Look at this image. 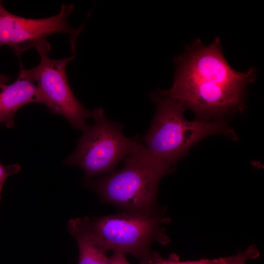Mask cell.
Wrapping results in <instances>:
<instances>
[{
  "mask_svg": "<svg viewBox=\"0 0 264 264\" xmlns=\"http://www.w3.org/2000/svg\"><path fill=\"white\" fill-rule=\"evenodd\" d=\"M174 62L173 85L159 89L162 95L203 118L243 109L246 89L255 80L256 69L234 70L224 56L219 37L207 45L196 40Z\"/></svg>",
  "mask_w": 264,
  "mask_h": 264,
  "instance_id": "1",
  "label": "cell"
},
{
  "mask_svg": "<svg viewBox=\"0 0 264 264\" xmlns=\"http://www.w3.org/2000/svg\"><path fill=\"white\" fill-rule=\"evenodd\" d=\"M173 166L154 156L141 141L125 158L123 167L90 183L103 201L125 211L156 212L158 186Z\"/></svg>",
  "mask_w": 264,
  "mask_h": 264,
  "instance_id": "2",
  "label": "cell"
},
{
  "mask_svg": "<svg viewBox=\"0 0 264 264\" xmlns=\"http://www.w3.org/2000/svg\"><path fill=\"white\" fill-rule=\"evenodd\" d=\"M150 97L156 105V111L142 140L154 156L171 166L206 136L224 133L234 138V133L223 121L187 120L183 114L186 108L162 95L159 89L151 92Z\"/></svg>",
  "mask_w": 264,
  "mask_h": 264,
  "instance_id": "3",
  "label": "cell"
},
{
  "mask_svg": "<svg viewBox=\"0 0 264 264\" xmlns=\"http://www.w3.org/2000/svg\"><path fill=\"white\" fill-rule=\"evenodd\" d=\"M167 219L157 212L125 211L89 219L90 230L102 248L130 254L139 264H151L152 244H167L169 238L162 224Z\"/></svg>",
  "mask_w": 264,
  "mask_h": 264,
  "instance_id": "4",
  "label": "cell"
},
{
  "mask_svg": "<svg viewBox=\"0 0 264 264\" xmlns=\"http://www.w3.org/2000/svg\"><path fill=\"white\" fill-rule=\"evenodd\" d=\"M91 113L94 124L83 131L75 151L64 161L80 167L86 180L114 171L139 141L137 136L126 137L122 132L124 127L109 120L102 108L95 109Z\"/></svg>",
  "mask_w": 264,
  "mask_h": 264,
  "instance_id": "5",
  "label": "cell"
},
{
  "mask_svg": "<svg viewBox=\"0 0 264 264\" xmlns=\"http://www.w3.org/2000/svg\"><path fill=\"white\" fill-rule=\"evenodd\" d=\"M35 48L40 55V63L30 69L22 67L19 74L36 84L44 104L52 113L63 116L73 128L83 131L87 127L86 120L91 117V111L75 97L66 71V65L75 58L76 54L62 59H52L48 56L51 45L46 40Z\"/></svg>",
  "mask_w": 264,
  "mask_h": 264,
  "instance_id": "6",
  "label": "cell"
},
{
  "mask_svg": "<svg viewBox=\"0 0 264 264\" xmlns=\"http://www.w3.org/2000/svg\"><path fill=\"white\" fill-rule=\"evenodd\" d=\"M74 5L63 4L59 13L53 16L34 19L15 15L3 7L0 0V46L7 45L21 61L22 53L40 43L49 36L66 33L69 36L72 52L75 51L77 39L83 29V24L77 29L72 28L68 21Z\"/></svg>",
  "mask_w": 264,
  "mask_h": 264,
  "instance_id": "7",
  "label": "cell"
},
{
  "mask_svg": "<svg viewBox=\"0 0 264 264\" xmlns=\"http://www.w3.org/2000/svg\"><path fill=\"white\" fill-rule=\"evenodd\" d=\"M31 103L44 104L42 94L36 84L19 75L13 83L0 85V124L8 128L15 125L16 112L23 106Z\"/></svg>",
  "mask_w": 264,
  "mask_h": 264,
  "instance_id": "8",
  "label": "cell"
},
{
  "mask_svg": "<svg viewBox=\"0 0 264 264\" xmlns=\"http://www.w3.org/2000/svg\"><path fill=\"white\" fill-rule=\"evenodd\" d=\"M88 217L70 219L67 230L75 239L79 248L78 264H111L110 257L98 243L89 226Z\"/></svg>",
  "mask_w": 264,
  "mask_h": 264,
  "instance_id": "9",
  "label": "cell"
},
{
  "mask_svg": "<svg viewBox=\"0 0 264 264\" xmlns=\"http://www.w3.org/2000/svg\"><path fill=\"white\" fill-rule=\"evenodd\" d=\"M230 256L215 259H202L195 261H181L176 254L168 258L162 257L158 253L153 252L151 264H227Z\"/></svg>",
  "mask_w": 264,
  "mask_h": 264,
  "instance_id": "10",
  "label": "cell"
},
{
  "mask_svg": "<svg viewBox=\"0 0 264 264\" xmlns=\"http://www.w3.org/2000/svg\"><path fill=\"white\" fill-rule=\"evenodd\" d=\"M259 252L255 245H251L242 252L230 256L227 264H246L247 261L257 258Z\"/></svg>",
  "mask_w": 264,
  "mask_h": 264,
  "instance_id": "11",
  "label": "cell"
},
{
  "mask_svg": "<svg viewBox=\"0 0 264 264\" xmlns=\"http://www.w3.org/2000/svg\"><path fill=\"white\" fill-rule=\"evenodd\" d=\"M21 169V166L17 163L5 166L0 162V199L3 185L5 180L8 176L18 173Z\"/></svg>",
  "mask_w": 264,
  "mask_h": 264,
  "instance_id": "12",
  "label": "cell"
},
{
  "mask_svg": "<svg viewBox=\"0 0 264 264\" xmlns=\"http://www.w3.org/2000/svg\"><path fill=\"white\" fill-rule=\"evenodd\" d=\"M110 258L111 264H130L126 259V254L120 251H113Z\"/></svg>",
  "mask_w": 264,
  "mask_h": 264,
  "instance_id": "13",
  "label": "cell"
},
{
  "mask_svg": "<svg viewBox=\"0 0 264 264\" xmlns=\"http://www.w3.org/2000/svg\"><path fill=\"white\" fill-rule=\"evenodd\" d=\"M10 79V77L0 74V85L6 84Z\"/></svg>",
  "mask_w": 264,
  "mask_h": 264,
  "instance_id": "14",
  "label": "cell"
}]
</instances>
